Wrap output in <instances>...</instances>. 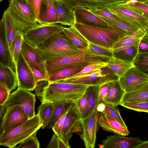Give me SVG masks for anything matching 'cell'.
<instances>
[{
	"label": "cell",
	"mask_w": 148,
	"mask_h": 148,
	"mask_svg": "<svg viewBox=\"0 0 148 148\" xmlns=\"http://www.w3.org/2000/svg\"><path fill=\"white\" fill-rule=\"evenodd\" d=\"M99 125L104 130L118 135L127 136L130 132L118 121L103 111L99 113Z\"/></svg>",
	"instance_id": "cell-19"
},
{
	"label": "cell",
	"mask_w": 148,
	"mask_h": 148,
	"mask_svg": "<svg viewBox=\"0 0 148 148\" xmlns=\"http://www.w3.org/2000/svg\"><path fill=\"white\" fill-rule=\"evenodd\" d=\"M55 23H58V16L53 0H42L39 24Z\"/></svg>",
	"instance_id": "cell-20"
},
{
	"label": "cell",
	"mask_w": 148,
	"mask_h": 148,
	"mask_svg": "<svg viewBox=\"0 0 148 148\" xmlns=\"http://www.w3.org/2000/svg\"><path fill=\"white\" fill-rule=\"evenodd\" d=\"M36 101L35 95L30 91L18 88L10 94L8 99L3 105L0 106V117H2L6 110L15 105L21 106L27 115L29 119L36 115L35 105Z\"/></svg>",
	"instance_id": "cell-7"
},
{
	"label": "cell",
	"mask_w": 148,
	"mask_h": 148,
	"mask_svg": "<svg viewBox=\"0 0 148 148\" xmlns=\"http://www.w3.org/2000/svg\"><path fill=\"white\" fill-rule=\"evenodd\" d=\"M133 66L132 63L114 58L106 62V67L112 71L119 77Z\"/></svg>",
	"instance_id": "cell-34"
},
{
	"label": "cell",
	"mask_w": 148,
	"mask_h": 148,
	"mask_svg": "<svg viewBox=\"0 0 148 148\" xmlns=\"http://www.w3.org/2000/svg\"><path fill=\"white\" fill-rule=\"evenodd\" d=\"M146 34V28L140 29L131 35L126 36L116 42L112 47L113 50L125 46L138 45L141 39Z\"/></svg>",
	"instance_id": "cell-31"
},
{
	"label": "cell",
	"mask_w": 148,
	"mask_h": 148,
	"mask_svg": "<svg viewBox=\"0 0 148 148\" xmlns=\"http://www.w3.org/2000/svg\"><path fill=\"white\" fill-rule=\"evenodd\" d=\"M58 16V23L71 27L76 23L74 12L70 11L62 1L53 0Z\"/></svg>",
	"instance_id": "cell-23"
},
{
	"label": "cell",
	"mask_w": 148,
	"mask_h": 148,
	"mask_svg": "<svg viewBox=\"0 0 148 148\" xmlns=\"http://www.w3.org/2000/svg\"><path fill=\"white\" fill-rule=\"evenodd\" d=\"M65 27L59 23L39 24L29 29L24 35V39L35 47L54 34L63 30Z\"/></svg>",
	"instance_id": "cell-8"
},
{
	"label": "cell",
	"mask_w": 148,
	"mask_h": 148,
	"mask_svg": "<svg viewBox=\"0 0 148 148\" xmlns=\"http://www.w3.org/2000/svg\"><path fill=\"white\" fill-rule=\"evenodd\" d=\"M98 117L99 112L96 109L90 116L82 120V130L79 135L86 148L95 147Z\"/></svg>",
	"instance_id": "cell-12"
},
{
	"label": "cell",
	"mask_w": 148,
	"mask_h": 148,
	"mask_svg": "<svg viewBox=\"0 0 148 148\" xmlns=\"http://www.w3.org/2000/svg\"><path fill=\"white\" fill-rule=\"evenodd\" d=\"M1 20L4 23L9 48L18 32H20L24 35L29 29L39 25L37 23L24 18L9 5L4 11Z\"/></svg>",
	"instance_id": "cell-6"
},
{
	"label": "cell",
	"mask_w": 148,
	"mask_h": 148,
	"mask_svg": "<svg viewBox=\"0 0 148 148\" xmlns=\"http://www.w3.org/2000/svg\"><path fill=\"white\" fill-rule=\"evenodd\" d=\"M87 65L67 67L59 70L49 75L48 81L51 83L70 77L80 72Z\"/></svg>",
	"instance_id": "cell-28"
},
{
	"label": "cell",
	"mask_w": 148,
	"mask_h": 148,
	"mask_svg": "<svg viewBox=\"0 0 148 148\" xmlns=\"http://www.w3.org/2000/svg\"><path fill=\"white\" fill-rule=\"evenodd\" d=\"M74 103L77 110L82 118L87 104L86 90L82 95L74 102Z\"/></svg>",
	"instance_id": "cell-45"
},
{
	"label": "cell",
	"mask_w": 148,
	"mask_h": 148,
	"mask_svg": "<svg viewBox=\"0 0 148 148\" xmlns=\"http://www.w3.org/2000/svg\"><path fill=\"white\" fill-rule=\"evenodd\" d=\"M101 85H90L86 89V106L82 119L90 116L96 109L99 103V94Z\"/></svg>",
	"instance_id": "cell-21"
},
{
	"label": "cell",
	"mask_w": 148,
	"mask_h": 148,
	"mask_svg": "<svg viewBox=\"0 0 148 148\" xmlns=\"http://www.w3.org/2000/svg\"><path fill=\"white\" fill-rule=\"evenodd\" d=\"M82 118L73 103L66 114L61 135L59 137L67 147L70 148L69 141L73 134H79L82 131Z\"/></svg>",
	"instance_id": "cell-10"
},
{
	"label": "cell",
	"mask_w": 148,
	"mask_h": 148,
	"mask_svg": "<svg viewBox=\"0 0 148 148\" xmlns=\"http://www.w3.org/2000/svg\"><path fill=\"white\" fill-rule=\"evenodd\" d=\"M99 17L109 25L124 32L127 35L132 34L139 29L119 20H112Z\"/></svg>",
	"instance_id": "cell-37"
},
{
	"label": "cell",
	"mask_w": 148,
	"mask_h": 148,
	"mask_svg": "<svg viewBox=\"0 0 148 148\" xmlns=\"http://www.w3.org/2000/svg\"><path fill=\"white\" fill-rule=\"evenodd\" d=\"M106 64V62H101L87 65L80 72L67 78L80 77L90 74L105 67Z\"/></svg>",
	"instance_id": "cell-39"
},
{
	"label": "cell",
	"mask_w": 148,
	"mask_h": 148,
	"mask_svg": "<svg viewBox=\"0 0 148 148\" xmlns=\"http://www.w3.org/2000/svg\"><path fill=\"white\" fill-rule=\"evenodd\" d=\"M91 85L55 82L44 87L40 100L41 103L68 101L74 102Z\"/></svg>",
	"instance_id": "cell-2"
},
{
	"label": "cell",
	"mask_w": 148,
	"mask_h": 148,
	"mask_svg": "<svg viewBox=\"0 0 148 148\" xmlns=\"http://www.w3.org/2000/svg\"><path fill=\"white\" fill-rule=\"evenodd\" d=\"M63 31L78 49L83 50L88 48V42L74 26L68 27H65Z\"/></svg>",
	"instance_id": "cell-27"
},
{
	"label": "cell",
	"mask_w": 148,
	"mask_h": 148,
	"mask_svg": "<svg viewBox=\"0 0 148 148\" xmlns=\"http://www.w3.org/2000/svg\"><path fill=\"white\" fill-rule=\"evenodd\" d=\"M102 69L82 77L72 78H66L56 82L71 83L91 85H98L97 81L101 77H103Z\"/></svg>",
	"instance_id": "cell-30"
},
{
	"label": "cell",
	"mask_w": 148,
	"mask_h": 148,
	"mask_svg": "<svg viewBox=\"0 0 148 148\" xmlns=\"http://www.w3.org/2000/svg\"><path fill=\"white\" fill-rule=\"evenodd\" d=\"M18 80V88L32 91L36 86L34 75L20 52L15 67Z\"/></svg>",
	"instance_id": "cell-14"
},
{
	"label": "cell",
	"mask_w": 148,
	"mask_h": 148,
	"mask_svg": "<svg viewBox=\"0 0 148 148\" xmlns=\"http://www.w3.org/2000/svg\"><path fill=\"white\" fill-rule=\"evenodd\" d=\"M143 141L139 138L125 136L113 135L108 136L102 140L100 148H136Z\"/></svg>",
	"instance_id": "cell-17"
},
{
	"label": "cell",
	"mask_w": 148,
	"mask_h": 148,
	"mask_svg": "<svg viewBox=\"0 0 148 148\" xmlns=\"http://www.w3.org/2000/svg\"><path fill=\"white\" fill-rule=\"evenodd\" d=\"M147 36H148V35H147Z\"/></svg>",
	"instance_id": "cell-62"
},
{
	"label": "cell",
	"mask_w": 148,
	"mask_h": 148,
	"mask_svg": "<svg viewBox=\"0 0 148 148\" xmlns=\"http://www.w3.org/2000/svg\"></svg>",
	"instance_id": "cell-63"
},
{
	"label": "cell",
	"mask_w": 148,
	"mask_h": 148,
	"mask_svg": "<svg viewBox=\"0 0 148 148\" xmlns=\"http://www.w3.org/2000/svg\"><path fill=\"white\" fill-rule=\"evenodd\" d=\"M36 22H39V13L42 0H27Z\"/></svg>",
	"instance_id": "cell-47"
},
{
	"label": "cell",
	"mask_w": 148,
	"mask_h": 148,
	"mask_svg": "<svg viewBox=\"0 0 148 148\" xmlns=\"http://www.w3.org/2000/svg\"><path fill=\"white\" fill-rule=\"evenodd\" d=\"M120 105L136 111L148 113V101L125 102L121 103Z\"/></svg>",
	"instance_id": "cell-42"
},
{
	"label": "cell",
	"mask_w": 148,
	"mask_h": 148,
	"mask_svg": "<svg viewBox=\"0 0 148 148\" xmlns=\"http://www.w3.org/2000/svg\"><path fill=\"white\" fill-rule=\"evenodd\" d=\"M148 101V84L135 90L125 92L121 103Z\"/></svg>",
	"instance_id": "cell-32"
},
{
	"label": "cell",
	"mask_w": 148,
	"mask_h": 148,
	"mask_svg": "<svg viewBox=\"0 0 148 148\" xmlns=\"http://www.w3.org/2000/svg\"><path fill=\"white\" fill-rule=\"evenodd\" d=\"M119 20L138 29L148 25V20L129 8L125 3L109 6L106 8Z\"/></svg>",
	"instance_id": "cell-9"
},
{
	"label": "cell",
	"mask_w": 148,
	"mask_h": 148,
	"mask_svg": "<svg viewBox=\"0 0 148 148\" xmlns=\"http://www.w3.org/2000/svg\"><path fill=\"white\" fill-rule=\"evenodd\" d=\"M10 66L0 63V83L10 92L18 86L16 73Z\"/></svg>",
	"instance_id": "cell-22"
},
{
	"label": "cell",
	"mask_w": 148,
	"mask_h": 148,
	"mask_svg": "<svg viewBox=\"0 0 148 148\" xmlns=\"http://www.w3.org/2000/svg\"><path fill=\"white\" fill-rule=\"evenodd\" d=\"M136 148H148V141H143Z\"/></svg>",
	"instance_id": "cell-55"
},
{
	"label": "cell",
	"mask_w": 148,
	"mask_h": 148,
	"mask_svg": "<svg viewBox=\"0 0 148 148\" xmlns=\"http://www.w3.org/2000/svg\"><path fill=\"white\" fill-rule=\"evenodd\" d=\"M13 0H11V1H13Z\"/></svg>",
	"instance_id": "cell-61"
},
{
	"label": "cell",
	"mask_w": 148,
	"mask_h": 148,
	"mask_svg": "<svg viewBox=\"0 0 148 148\" xmlns=\"http://www.w3.org/2000/svg\"><path fill=\"white\" fill-rule=\"evenodd\" d=\"M3 0H0V1L1 2V1H3Z\"/></svg>",
	"instance_id": "cell-59"
},
{
	"label": "cell",
	"mask_w": 148,
	"mask_h": 148,
	"mask_svg": "<svg viewBox=\"0 0 148 148\" xmlns=\"http://www.w3.org/2000/svg\"><path fill=\"white\" fill-rule=\"evenodd\" d=\"M34 75L36 84L42 80L48 81V79L39 71L34 69L31 68Z\"/></svg>",
	"instance_id": "cell-52"
},
{
	"label": "cell",
	"mask_w": 148,
	"mask_h": 148,
	"mask_svg": "<svg viewBox=\"0 0 148 148\" xmlns=\"http://www.w3.org/2000/svg\"><path fill=\"white\" fill-rule=\"evenodd\" d=\"M88 48L92 52L97 55L107 57L111 59L114 58V52L111 49L107 48L89 42Z\"/></svg>",
	"instance_id": "cell-40"
},
{
	"label": "cell",
	"mask_w": 148,
	"mask_h": 148,
	"mask_svg": "<svg viewBox=\"0 0 148 148\" xmlns=\"http://www.w3.org/2000/svg\"><path fill=\"white\" fill-rule=\"evenodd\" d=\"M42 124L38 114L21 125L0 134V145L16 148L42 127Z\"/></svg>",
	"instance_id": "cell-5"
},
{
	"label": "cell",
	"mask_w": 148,
	"mask_h": 148,
	"mask_svg": "<svg viewBox=\"0 0 148 148\" xmlns=\"http://www.w3.org/2000/svg\"><path fill=\"white\" fill-rule=\"evenodd\" d=\"M76 23L105 29L109 25L100 17L86 9L78 8L74 10Z\"/></svg>",
	"instance_id": "cell-18"
},
{
	"label": "cell",
	"mask_w": 148,
	"mask_h": 148,
	"mask_svg": "<svg viewBox=\"0 0 148 148\" xmlns=\"http://www.w3.org/2000/svg\"><path fill=\"white\" fill-rule=\"evenodd\" d=\"M34 48L45 62L55 58L79 54L86 49L81 50L77 48L63 31L54 34Z\"/></svg>",
	"instance_id": "cell-1"
},
{
	"label": "cell",
	"mask_w": 148,
	"mask_h": 148,
	"mask_svg": "<svg viewBox=\"0 0 148 148\" xmlns=\"http://www.w3.org/2000/svg\"><path fill=\"white\" fill-rule=\"evenodd\" d=\"M23 34L20 32H18L14 37L9 49L13 66V69L15 70L18 56L21 52Z\"/></svg>",
	"instance_id": "cell-36"
},
{
	"label": "cell",
	"mask_w": 148,
	"mask_h": 148,
	"mask_svg": "<svg viewBox=\"0 0 148 148\" xmlns=\"http://www.w3.org/2000/svg\"><path fill=\"white\" fill-rule=\"evenodd\" d=\"M88 10L97 16L104 18L112 20H119L116 15L106 8Z\"/></svg>",
	"instance_id": "cell-46"
},
{
	"label": "cell",
	"mask_w": 148,
	"mask_h": 148,
	"mask_svg": "<svg viewBox=\"0 0 148 148\" xmlns=\"http://www.w3.org/2000/svg\"><path fill=\"white\" fill-rule=\"evenodd\" d=\"M53 103H41L38 109L37 114L42 124V127L44 129L48 127L53 113Z\"/></svg>",
	"instance_id": "cell-35"
},
{
	"label": "cell",
	"mask_w": 148,
	"mask_h": 148,
	"mask_svg": "<svg viewBox=\"0 0 148 148\" xmlns=\"http://www.w3.org/2000/svg\"><path fill=\"white\" fill-rule=\"evenodd\" d=\"M73 102L70 101H63L53 103V112L48 128L52 129L59 119L67 112Z\"/></svg>",
	"instance_id": "cell-33"
},
{
	"label": "cell",
	"mask_w": 148,
	"mask_h": 148,
	"mask_svg": "<svg viewBox=\"0 0 148 148\" xmlns=\"http://www.w3.org/2000/svg\"><path fill=\"white\" fill-rule=\"evenodd\" d=\"M138 45H132L112 50L114 57L131 63L138 54Z\"/></svg>",
	"instance_id": "cell-29"
},
{
	"label": "cell",
	"mask_w": 148,
	"mask_h": 148,
	"mask_svg": "<svg viewBox=\"0 0 148 148\" xmlns=\"http://www.w3.org/2000/svg\"><path fill=\"white\" fill-rule=\"evenodd\" d=\"M144 3L146 5H148V1H147L146 2H145V3Z\"/></svg>",
	"instance_id": "cell-58"
},
{
	"label": "cell",
	"mask_w": 148,
	"mask_h": 148,
	"mask_svg": "<svg viewBox=\"0 0 148 148\" xmlns=\"http://www.w3.org/2000/svg\"><path fill=\"white\" fill-rule=\"evenodd\" d=\"M10 94V92L4 85L0 83V106L4 105Z\"/></svg>",
	"instance_id": "cell-49"
},
{
	"label": "cell",
	"mask_w": 148,
	"mask_h": 148,
	"mask_svg": "<svg viewBox=\"0 0 148 148\" xmlns=\"http://www.w3.org/2000/svg\"><path fill=\"white\" fill-rule=\"evenodd\" d=\"M36 132L20 144L18 148H39L40 145L36 137Z\"/></svg>",
	"instance_id": "cell-44"
},
{
	"label": "cell",
	"mask_w": 148,
	"mask_h": 148,
	"mask_svg": "<svg viewBox=\"0 0 148 148\" xmlns=\"http://www.w3.org/2000/svg\"><path fill=\"white\" fill-rule=\"evenodd\" d=\"M9 5L24 18L32 22L37 23L27 0L11 1Z\"/></svg>",
	"instance_id": "cell-26"
},
{
	"label": "cell",
	"mask_w": 148,
	"mask_h": 148,
	"mask_svg": "<svg viewBox=\"0 0 148 148\" xmlns=\"http://www.w3.org/2000/svg\"><path fill=\"white\" fill-rule=\"evenodd\" d=\"M125 4L134 11L148 20V5L138 2L133 4Z\"/></svg>",
	"instance_id": "cell-43"
},
{
	"label": "cell",
	"mask_w": 148,
	"mask_h": 148,
	"mask_svg": "<svg viewBox=\"0 0 148 148\" xmlns=\"http://www.w3.org/2000/svg\"><path fill=\"white\" fill-rule=\"evenodd\" d=\"M129 0H62L70 11L77 9L88 10L106 8L113 5L125 3Z\"/></svg>",
	"instance_id": "cell-15"
},
{
	"label": "cell",
	"mask_w": 148,
	"mask_h": 148,
	"mask_svg": "<svg viewBox=\"0 0 148 148\" xmlns=\"http://www.w3.org/2000/svg\"><path fill=\"white\" fill-rule=\"evenodd\" d=\"M146 35H148V25L146 27Z\"/></svg>",
	"instance_id": "cell-57"
},
{
	"label": "cell",
	"mask_w": 148,
	"mask_h": 148,
	"mask_svg": "<svg viewBox=\"0 0 148 148\" xmlns=\"http://www.w3.org/2000/svg\"><path fill=\"white\" fill-rule=\"evenodd\" d=\"M147 1H148V0H138L137 2L144 3Z\"/></svg>",
	"instance_id": "cell-56"
},
{
	"label": "cell",
	"mask_w": 148,
	"mask_h": 148,
	"mask_svg": "<svg viewBox=\"0 0 148 148\" xmlns=\"http://www.w3.org/2000/svg\"><path fill=\"white\" fill-rule=\"evenodd\" d=\"M46 148H58V137L55 133L53 135Z\"/></svg>",
	"instance_id": "cell-53"
},
{
	"label": "cell",
	"mask_w": 148,
	"mask_h": 148,
	"mask_svg": "<svg viewBox=\"0 0 148 148\" xmlns=\"http://www.w3.org/2000/svg\"><path fill=\"white\" fill-rule=\"evenodd\" d=\"M58 148H68L67 147L61 139L58 136Z\"/></svg>",
	"instance_id": "cell-54"
},
{
	"label": "cell",
	"mask_w": 148,
	"mask_h": 148,
	"mask_svg": "<svg viewBox=\"0 0 148 148\" xmlns=\"http://www.w3.org/2000/svg\"><path fill=\"white\" fill-rule=\"evenodd\" d=\"M118 80L125 92L138 89L148 84V77L134 65L119 77Z\"/></svg>",
	"instance_id": "cell-13"
},
{
	"label": "cell",
	"mask_w": 148,
	"mask_h": 148,
	"mask_svg": "<svg viewBox=\"0 0 148 148\" xmlns=\"http://www.w3.org/2000/svg\"><path fill=\"white\" fill-rule=\"evenodd\" d=\"M67 112L57 121L52 128L53 130L58 136L60 137L65 119Z\"/></svg>",
	"instance_id": "cell-50"
},
{
	"label": "cell",
	"mask_w": 148,
	"mask_h": 148,
	"mask_svg": "<svg viewBox=\"0 0 148 148\" xmlns=\"http://www.w3.org/2000/svg\"><path fill=\"white\" fill-rule=\"evenodd\" d=\"M138 53L148 52V36L145 35L140 40L138 45Z\"/></svg>",
	"instance_id": "cell-51"
},
{
	"label": "cell",
	"mask_w": 148,
	"mask_h": 148,
	"mask_svg": "<svg viewBox=\"0 0 148 148\" xmlns=\"http://www.w3.org/2000/svg\"><path fill=\"white\" fill-rule=\"evenodd\" d=\"M0 63L4 65L10 66L13 69L4 26L1 20L0 21Z\"/></svg>",
	"instance_id": "cell-24"
},
{
	"label": "cell",
	"mask_w": 148,
	"mask_h": 148,
	"mask_svg": "<svg viewBox=\"0 0 148 148\" xmlns=\"http://www.w3.org/2000/svg\"><path fill=\"white\" fill-rule=\"evenodd\" d=\"M58 0V1H62L61 0Z\"/></svg>",
	"instance_id": "cell-60"
},
{
	"label": "cell",
	"mask_w": 148,
	"mask_h": 148,
	"mask_svg": "<svg viewBox=\"0 0 148 148\" xmlns=\"http://www.w3.org/2000/svg\"><path fill=\"white\" fill-rule=\"evenodd\" d=\"M20 52L24 60L31 68L38 70L48 79V76L45 62L41 59L38 54L34 47L23 39Z\"/></svg>",
	"instance_id": "cell-16"
},
{
	"label": "cell",
	"mask_w": 148,
	"mask_h": 148,
	"mask_svg": "<svg viewBox=\"0 0 148 148\" xmlns=\"http://www.w3.org/2000/svg\"><path fill=\"white\" fill-rule=\"evenodd\" d=\"M1 119V134L21 125L29 118L21 106L15 105L8 109Z\"/></svg>",
	"instance_id": "cell-11"
},
{
	"label": "cell",
	"mask_w": 148,
	"mask_h": 148,
	"mask_svg": "<svg viewBox=\"0 0 148 148\" xmlns=\"http://www.w3.org/2000/svg\"><path fill=\"white\" fill-rule=\"evenodd\" d=\"M110 89L103 102L106 104L117 106L120 105L125 92L123 89L119 80L110 82Z\"/></svg>",
	"instance_id": "cell-25"
},
{
	"label": "cell",
	"mask_w": 148,
	"mask_h": 148,
	"mask_svg": "<svg viewBox=\"0 0 148 148\" xmlns=\"http://www.w3.org/2000/svg\"><path fill=\"white\" fill-rule=\"evenodd\" d=\"M111 59L95 54L87 48L81 53L53 59L47 60L45 63L49 76L53 73L64 68L107 62Z\"/></svg>",
	"instance_id": "cell-4"
},
{
	"label": "cell",
	"mask_w": 148,
	"mask_h": 148,
	"mask_svg": "<svg viewBox=\"0 0 148 148\" xmlns=\"http://www.w3.org/2000/svg\"><path fill=\"white\" fill-rule=\"evenodd\" d=\"M110 82L101 85L99 94V103L103 102L109 92L111 88Z\"/></svg>",
	"instance_id": "cell-48"
},
{
	"label": "cell",
	"mask_w": 148,
	"mask_h": 148,
	"mask_svg": "<svg viewBox=\"0 0 148 148\" xmlns=\"http://www.w3.org/2000/svg\"><path fill=\"white\" fill-rule=\"evenodd\" d=\"M104 104L105 107L103 112L118 121L124 126L127 128L121 116L119 110L117 106H111L105 103Z\"/></svg>",
	"instance_id": "cell-41"
},
{
	"label": "cell",
	"mask_w": 148,
	"mask_h": 148,
	"mask_svg": "<svg viewBox=\"0 0 148 148\" xmlns=\"http://www.w3.org/2000/svg\"><path fill=\"white\" fill-rule=\"evenodd\" d=\"M109 25L108 29L77 23L74 26L88 42L112 49L116 42L127 35L124 32Z\"/></svg>",
	"instance_id": "cell-3"
},
{
	"label": "cell",
	"mask_w": 148,
	"mask_h": 148,
	"mask_svg": "<svg viewBox=\"0 0 148 148\" xmlns=\"http://www.w3.org/2000/svg\"><path fill=\"white\" fill-rule=\"evenodd\" d=\"M132 64L148 77V52L138 53Z\"/></svg>",
	"instance_id": "cell-38"
}]
</instances>
